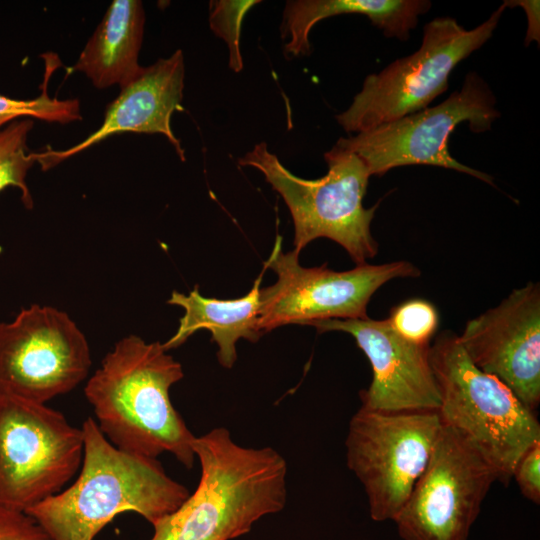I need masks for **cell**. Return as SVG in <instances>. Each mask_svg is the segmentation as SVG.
<instances>
[{
  "label": "cell",
  "mask_w": 540,
  "mask_h": 540,
  "mask_svg": "<svg viewBox=\"0 0 540 540\" xmlns=\"http://www.w3.org/2000/svg\"><path fill=\"white\" fill-rule=\"evenodd\" d=\"M183 376L182 365L162 343L131 334L105 355L84 394L98 428L115 447L149 458L167 452L190 469L195 436L169 395Z\"/></svg>",
  "instance_id": "1"
},
{
  "label": "cell",
  "mask_w": 540,
  "mask_h": 540,
  "mask_svg": "<svg viewBox=\"0 0 540 540\" xmlns=\"http://www.w3.org/2000/svg\"><path fill=\"white\" fill-rule=\"evenodd\" d=\"M81 429L83 458L74 482L25 511L52 540H94L125 512L137 513L153 525L189 496L157 458L115 447L90 417Z\"/></svg>",
  "instance_id": "2"
},
{
  "label": "cell",
  "mask_w": 540,
  "mask_h": 540,
  "mask_svg": "<svg viewBox=\"0 0 540 540\" xmlns=\"http://www.w3.org/2000/svg\"><path fill=\"white\" fill-rule=\"evenodd\" d=\"M199 483L172 513L153 524L150 540H231L287 499V463L271 447H244L224 427L195 437Z\"/></svg>",
  "instance_id": "3"
},
{
  "label": "cell",
  "mask_w": 540,
  "mask_h": 540,
  "mask_svg": "<svg viewBox=\"0 0 540 540\" xmlns=\"http://www.w3.org/2000/svg\"><path fill=\"white\" fill-rule=\"evenodd\" d=\"M442 423L456 431L508 483L523 453L540 441V424L499 379L477 368L458 335L442 332L430 346Z\"/></svg>",
  "instance_id": "4"
},
{
  "label": "cell",
  "mask_w": 540,
  "mask_h": 540,
  "mask_svg": "<svg viewBox=\"0 0 540 540\" xmlns=\"http://www.w3.org/2000/svg\"><path fill=\"white\" fill-rule=\"evenodd\" d=\"M324 158L328 171L318 179L293 174L265 142L256 144L238 163L259 170L283 198L292 216L297 254L311 241L324 237L341 245L356 265L365 264L378 252L371 234L378 204L363 206L371 175L358 155L336 144Z\"/></svg>",
  "instance_id": "5"
},
{
  "label": "cell",
  "mask_w": 540,
  "mask_h": 540,
  "mask_svg": "<svg viewBox=\"0 0 540 540\" xmlns=\"http://www.w3.org/2000/svg\"><path fill=\"white\" fill-rule=\"evenodd\" d=\"M505 8L472 30L450 17L427 23L420 48L368 75L352 104L336 116L338 123L346 132L361 133L427 108L447 90L457 64L492 36Z\"/></svg>",
  "instance_id": "6"
},
{
  "label": "cell",
  "mask_w": 540,
  "mask_h": 540,
  "mask_svg": "<svg viewBox=\"0 0 540 540\" xmlns=\"http://www.w3.org/2000/svg\"><path fill=\"white\" fill-rule=\"evenodd\" d=\"M438 411L360 407L345 441L349 469L362 483L371 518L395 520L425 470L442 429Z\"/></svg>",
  "instance_id": "7"
},
{
  "label": "cell",
  "mask_w": 540,
  "mask_h": 540,
  "mask_svg": "<svg viewBox=\"0 0 540 540\" xmlns=\"http://www.w3.org/2000/svg\"><path fill=\"white\" fill-rule=\"evenodd\" d=\"M83 432L46 404L0 396V505L26 511L78 473Z\"/></svg>",
  "instance_id": "8"
},
{
  "label": "cell",
  "mask_w": 540,
  "mask_h": 540,
  "mask_svg": "<svg viewBox=\"0 0 540 540\" xmlns=\"http://www.w3.org/2000/svg\"><path fill=\"white\" fill-rule=\"evenodd\" d=\"M495 104L488 84L471 72L461 89L442 103L355 136L340 138L336 145L358 155L370 175L381 176L405 165H432L457 170L494 185L490 175L454 159L448 142L451 133L463 122H468L474 133L490 130L500 116Z\"/></svg>",
  "instance_id": "9"
},
{
  "label": "cell",
  "mask_w": 540,
  "mask_h": 540,
  "mask_svg": "<svg viewBox=\"0 0 540 540\" xmlns=\"http://www.w3.org/2000/svg\"><path fill=\"white\" fill-rule=\"evenodd\" d=\"M264 268L273 270L277 281L260 289L258 325L262 334L288 324L367 318L368 303L381 286L395 278L420 275V270L405 260L365 263L347 271H334L327 264L303 267L299 254L283 251L279 235Z\"/></svg>",
  "instance_id": "10"
},
{
  "label": "cell",
  "mask_w": 540,
  "mask_h": 540,
  "mask_svg": "<svg viewBox=\"0 0 540 540\" xmlns=\"http://www.w3.org/2000/svg\"><path fill=\"white\" fill-rule=\"evenodd\" d=\"M90 366L87 339L62 310L34 304L0 323V396L46 404L76 388Z\"/></svg>",
  "instance_id": "11"
},
{
  "label": "cell",
  "mask_w": 540,
  "mask_h": 540,
  "mask_svg": "<svg viewBox=\"0 0 540 540\" xmlns=\"http://www.w3.org/2000/svg\"><path fill=\"white\" fill-rule=\"evenodd\" d=\"M497 480L480 453L443 424L425 470L394 520L399 536L468 540L482 502Z\"/></svg>",
  "instance_id": "12"
},
{
  "label": "cell",
  "mask_w": 540,
  "mask_h": 540,
  "mask_svg": "<svg viewBox=\"0 0 540 540\" xmlns=\"http://www.w3.org/2000/svg\"><path fill=\"white\" fill-rule=\"evenodd\" d=\"M458 339L473 364L531 411L540 402V286L529 282L469 320Z\"/></svg>",
  "instance_id": "13"
},
{
  "label": "cell",
  "mask_w": 540,
  "mask_h": 540,
  "mask_svg": "<svg viewBox=\"0 0 540 540\" xmlns=\"http://www.w3.org/2000/svg\"><path fill=\"white\" fill-rule=\"evenodd\" d=\"M311 326L319 333L350 334L368 358L373 377L360 392L362 407L381 412L438 411L440 396L429 359L430 345L403 339L387 319H328Z\"/></svg>",
  "instance_id": "14"
},
{
  "label": "cell",
  "mask_w": 540,
  "mask_h": 540,
  "mask_svg": "<svg viewBox=\"0 0 540 540\" xmlns=\"http://www.w3.org/2000/svg\"><path fill=\"white\" fill-rule=\"evenodd\" d=\"M184 57L177 50L159 59L120 87L119 95L107 106L102 125L80 143L66 150L47 149L32 153L43 171L103 141L124 132L162 134L184 160L180 140L171 129V117L183 109Z\"/></svg>",
  "instance_id": "15"
},
{
  "label": "cell",
  "mask_w": 540,
  "mask_h": 540,
  "mask_svg": "<svg viewBox=\"0 0 540 540\" xmlns=\"http://www.w3.org/2000/svg\"><path fill=\"white\" fill-rule=\"evenodd\" d=\"M265 270L263 267L250 291L236 299L204 297L200 294L199 285H195L188 294L173 291L167 303L182 307L185 313L179 320L175 334L162 343L165 350L177 348L196 331L207 329L211 333V340L218 345L220 365L232 368L237 359V341L243 338L255 343L263 335L258 321Z\"/></svg>",
  "instance_id": "16"
},
{
  "label": "cell",
  "mask_w": 540,
  "mask_h": 540,
  "mask_svg": "<svg viewBox=\"0 0 540 540\" xmlns=\"http://www.w3.org/2000/svg\"><path fill=\"white\" fill-rule=\"evenodd\" d=\"M144 23L141 1L113 0L71 70L84 73L99 89L123 86L142 68Z\"/></svg>",
  "instance_id": "17"
},
{
  "label": "cell",
  "mask_w": 540,
  "mask_h": 540,
  "mask_svg": "<svg viewBox=\"0 0 540 540\" xmlns=\"http://www.w3.org/2000/svg\"><path fill=\"white\" fill-rule=\"evenodd\" d=\"M431 2L426 0H295L288 1L281 26L288 38L285 52L291 56L310 51L309 34L319 21L341 14H362L381 29L386 37L409 38L420 15Z\"/></svg>",
  "instance_id": "18"
},
{
  "label": "cell",
  "mask_w": 540,
  "mask_h": 540,
  "mask_svg": "<svg viewBox=\"0 0 540 540\" xmlns=\"http://www.w3.org/2000/svg\"><path fill=\"white\" fill-rule=\"evenodd\" d=\"M32 127V120L17 119L0 129V192L9 186L18 188L28 209L33 207L26 183L28 170L35 162L32 153H27V138Z\"/></svg>",
  "instance_id": "19"
},
{
  "label": "cell",
  "mask_w": 540,
  "mask_h": 540,
  "mask_svg": "<svg viewBox=\"0 0 540 540\" xmlns=\"http://www.w3.org/2000/svg\"><path fill=\"white\" fill-rule=\"evenodd\" d=\"M57 59H50L46 64L41 94L31 100H16L0 95V129L21 117H33L46 122L67 124L80 120V103L77 99L59 100L50 98L47 83L56 68Z\"/></svg>",
  "instance_id": "20"
},
{
  "label": "cell",
  "mask_w": 540,
  "mask_h": 540,
  "mask_svg": "<svg viewBox=\"0 0 540 540\" xmlns=\"http://www.w3.org/2000/svg\"><path fill=\"white\" fill-rule=\"evenodd\" d=\"M387 321L392 329L408 342L430 345L439 325V315L431 302L416 298L393 307Z\"/></svg>",
  "instance_id": "21"
},
{
  "label": "cell",
  "mask_w": 540,
  "mask_h": 540,
  "mask_svg": "<svg viewBox=\"0 0 540 540\" xmlns=\"http://www.w3.org/2000/svg\"><path fill=\"white\" fill-rule=\"evenodd\" d=\"M260 1H211L210 26L229 47L230 67L238 72L242 68L239 50L240 27L247 11Z\"/></svg>",
  "instance_id": "22"
},
{
  "label": "cell",
  "mask_w": 540,
  "mask_h": 540,
  "mask_svg": "<svg viewBox=\"0 0 540 540\" xmlns=\"http://www.w3.org/2000/svg\"><path fill=\"white\" fill-rule=\"evenodd\" d=\"M0 540H52L25 511L0 505Z\"/></svg>",
  "instance_id": "23"
},
{
  "label": "cell",
  "mask_w": 540,
  "mask_h": 540,
  "mask_svg": "<svg viewBox=\"0 0 540 540\" xmlns=\"http://www.w3.org/2000/svg\"><path fill=\"white\" fill-rule=\"evenodd\" d=\"M512 477L525 498L535 504L540 503V441L523 453L514 467Z\"/></svg>",
  "instance_id": "24"
},
{
  "label": "cell",
  "mask_w": 540,
  "mask_h": 540,
  "mask_svg": "<svg viewBox=\"0 0 540 540\" xmlns=\"http://www.w3.org/2000/svg\"><path fill=\"white\" fill-rule=\"evenodd\" d=\"M505 7L521 6L526 11L528 18V29L526 34L525 43H529L533 40L539 42V1L530 0H518V1H504Z\"/></svg>",
  "instance_id": "25"
}]
</instances>
